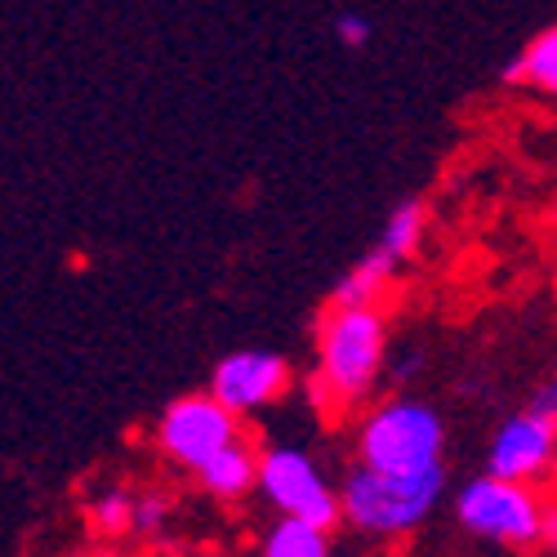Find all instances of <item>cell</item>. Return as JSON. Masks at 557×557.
<instances>
[{
    "label": "cell",
    "instance_id": "cell-2",
    "mask_svg": "<svg viewBox=\"0 0 557 557\" xmlns=\"http://www.w3.org/2000/svg\"><path fill=\"white\" fill-rule=\"evenodd\" d=\"M442 491H446V469H429V473L352 469L339 486L344 527L361 540L397 544L433 518V508L442 504Z\"/></svg>",
    "mask_w": 557,
    "mask_h": 557
},
{
    "label": "cell",
    "instance_id": "cell-1",
    "mask_svg": "<svg viewBox=\"0 0 557 557\" xmlns=\"http://www.w3.org/2000/svg\"><path fill=\"white\" fill-rule=\"evenodd\" d=\"M388 317L384 308H339L326 304L317 317V370L308 375V401L339 420L375 406L380 384L388 375Z\"/></svg>",
    "mask_w": 557,
    "mask_h": 557
},
{
    "label": "cell",
    "instance_id": "cell-6",
    "mask_svg": "<svg viewBox=\"0 0 557 557\" xmlns=\"http://www.w3.org/2000/svg\"><path fill=\"white\" fill-rule=\"evenodd\" d=\"M259 499L272 508L276 518H295V522H312L321 531H335L344 522L339 508V486L326 482L321 463L290 442L263 446L259 455Z\"/></svg>",
    "mask_w": 557,
    "mask_h": 557
},
{
    "label": "cell",
    "instance_id": "cell-11",
    "mask_svg": "<svg viewBox=\"0 0 557 557\" xmlns=\"http://www.w3.org/2000/svg\"><path fill=\"white\" fill-rule=\"evenodd\" d=\"M504 81L557 103V23H548L544 32H535V36L522 45V54L508 63Z\"/></svg>",
    "mask_w": 557,
    "mask_h": 557
},
{
    "label": "cell",
    "instance_id": "cell-3",
    "mask_svg": "<svg viewBox=\"0 0 557 557\" xmlns=\"http://www.w3.org/2000/svg\"><path fill=\"white\" fill-rule=\"evenodd\" d=\"M446 424L429 401L414 397H380L357 414L352 455L357 469L370 473H429L442 469Z\"/></svg>",
    "mask_w": 557,
    "mask_h": 557
},
{
    "label": "cell",
    "instance_id": "cell-14",
    "mask_svg": "<svg viewBox=\"0 0 557 557\" xmlns=\"http://www.w3.org/2000/svg\"><path fill=\"white\" fill-rule=\"evenodd\" d=\"M174 518V495H165L161 486H138V508H134V535L152 540L170 527Z\"/></svg>",
    "mask_w": 557,
    "mask_h": 557
},
{
    "label": "cell",
    "instance_id": "cell-7",
    "mask_svg": "<svg viewBox=\"0 0 557 557\" xmlns=\"http://www.w3.org/2000/svg\"><path fill=\"white\" fill-rule=\"evenodd\" d=\"M424 227H429V206H424V201H401V206L388 214L380 242L370 246V250L357 259V268L335 286L331 304H339V308H380V299H384L388 286L397 282V272L406 268V259L420 250Z\"/></svg>",
    "mask_w": 557,
    "mask_h": 557
},
{
    "label": "cell",
    "instance_id": "cell-16",
    "mask_svg": "<svg viewBox=\"0 0 557 557\" xmlns=\"http://www.w3.org/2000/svg\"><path fill=\"white\" fill-rule=\"evenodd\" d=\"M535 410H544V414H553V420H557V375L535 393V401H531Z\"/></svg>",
    "mask_w": 557,
    "mask_h": 557
},
{
    "label": "cell",
    "instance_id": "cell-8",
    "mask_svg": "<svg viewBox=\"0 0 557 557\" xmlns=\"http://www.w3.org/2000/svg\"><path fill=\"white\" fill-rule=\"evenodd\" d=\"M553 469H557V420L553 414H544L535 406L508 414L491 437L486 473L544 491V482H553Z\"/></svg>",
    "mask_w": 557,
    "mask_h": 557
},
{
    "label": "cell",
    "instance_id": "cell-5",
    "mask_svg": "<svg viewBox=\"0 0 557 557\" xmlns=\"http://www.w3.org/2000/svg\"><path fill=\"white\" fill-rule=\"evenodd\" d=\"M242 437H246L242 420L223 401H214L210 393H183V397H174L161 410V420L152 424V450L170 463V469L188 473V478H197L210 459L232 450Z\"/></svg>",
    "mask_w": 557,
    "mask_h": 557
},
{
    "label": "cell",
    "instance_id": "cell-4",
    "mask_svg": "<svg viewBox=\"0 0 557 557\" xmlns=\"http://www.w3.org/2000/svg\"><path fill=\"white\" fill-rule=\"evenodd\" d=\"M548 499L553 495L540 486H518V482L482 473V478L459 486L455 518L478 540H491L504 548H535V544H544Z\"/></svg>",
    "mask_w": 557,
    "mask_h": 557
},
{
    "label": "cell",
    "instance_id": "cell-12",
    "mask_svg": "<svg viewBox=\"0 0 557 557\" xmlns=\"http://www.w3.org/2000/svg\"><path fill=\"white\" fill-rule=\"evenodd\" d=\"M134 508H138V486L103 482L85 499V527L99 540H125L134 535Z\"/></svg>",
    "mask_w": 557,
    "mask_h": 557
},
{
    "label": "cell",
    "instance_id": "cell-9",
    "mask_svg": "<svg viewBox=\"0 0 557 557\" xmlns=\"http://www.w3.org/2000/svg\"><path fill=\"white\" fill-rule=\"evenodd\" d=\"M295 384V370L282 352H268V348H242V352H227L214 375H210V397L223 401L237 420L246 414L268 410L272 401H282Z\"/></svg>",
    "mask_w": 557,
    "mask_h": 557
},
{
    "label": "cell",
    "instance_id": "cell-18",
    "mask_svg": "<svg viewBox=\"0 0 557 557\" xmlns=\"http://www.w3.org/2000/svg\"><path fill=\"white\" fill-rule=\"evenodd\" d=\"M553 495H557V469H553Z\"/></svg>",
    "mask_w": 557,
    "mask_h": 557
},
{
    "label": "cell",
    "instance_id": "cell-17",
    "mask_svg": "<svg viewBox=\"0 0 557 557\" xmlns=\"http://www.w3.org/2000/svg\"><path fill=\"white\" fill-rule=\"evenodd\" d=\"M148 557H214V553H201V548H152Z\"/></svg>",
    "mask_w": 557,
    "mask_h": 557
},
{
    "label": "cell",
    "instance_id": "cell-10",
    "mask_svg": "<svg viewBox=\"0 0 557 557\" xmlns=\"http://www.w3.org/2000/svg\"><path fill=\"white\" fill-rule=\"evenodd\" d=\"M259 455H263V446H255L250 437H242L232 450H223L219 459H210L193 482L210 499H219V504H242L246 495H259Z\"/></svg>",
    "mask_w": 557,
    "mask_h": 557
},
{
    "label": "cell",
    "instance_id": "cell-13",
    "mask_svg": "<svg viewBox=\"0 0 557 557\" xmlns=\"http://www.w3.org/2000/svg\"><path fill=\"white\" fill-rule=\"evenodd\" d=\"M259 557H331V531L295 518H276L259 535Z\"/></svg>",
    "mask_w": 557,
    "mask_h": 557
},
{
    "label": "cell",
    "instance_id": "cell-15",
    "mask_svg": "<svg viewBox=\"0 0 557 557\" xmlns=\"http://www.w3.org/2000/svg\"><path fill=\"white\" fill-rule=\"evenodd\" d=\"M335 36L357 50V45H366V40H370V23H366L361 14H339V18H335Z\"/></svg>",
    "mask_w": 557,
    "mask_h": 557
}]
</instances>
